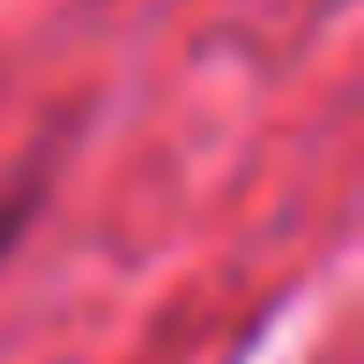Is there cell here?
<instances>
[{
    "label": "cell",
    "mask_w": 364,
    "mask_h": 364,
    "mask_svg": "<svg viewBox=\"0 0 364 364\" xmlns=\"http://www.w3.org/2000/svg\"><path fill=\"white\" fill-rule=\"evenodd\" d=\"M30 208H38V193H15V208L0 201V253H8V245H15V230L30 223Z\"/></svg>",
    "instance_id": "obj_1"
}]
</instances>
